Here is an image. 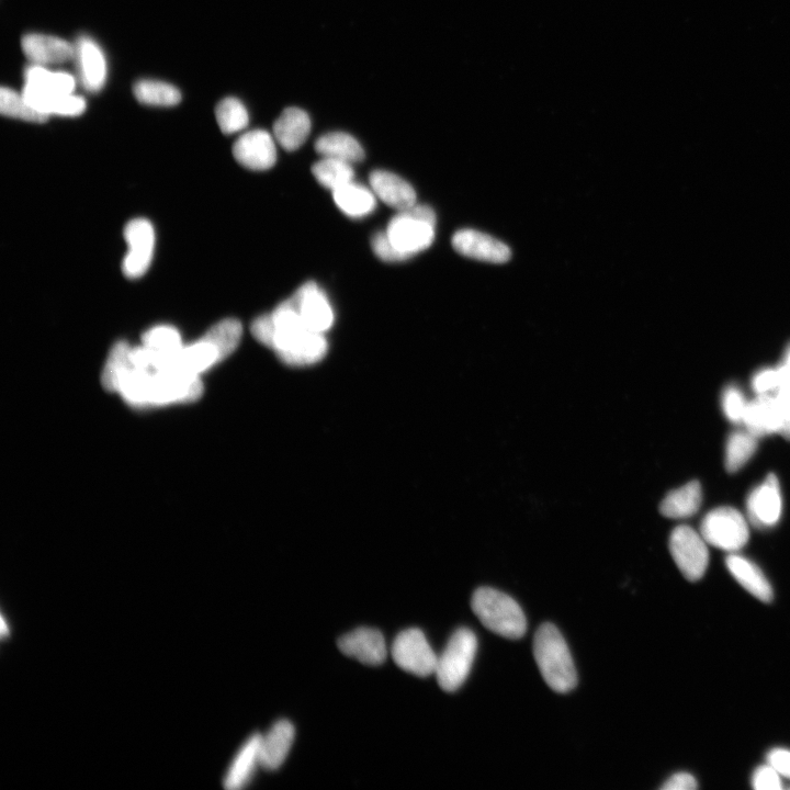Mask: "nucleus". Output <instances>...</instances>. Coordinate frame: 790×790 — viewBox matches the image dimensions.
Wrapping results in <instances>:
<instances>
[{
  "instance_id": "nucleus-1",
  "label": "nucleus",
  "mask_w": 790,
  "mask_h": 790,
  "mask_svg": "<svg viewBox=\"0 0 790 790\" xmlns=\"http://www.w3.org/2000/svg\"><path fill=\"white\" fill-rule=\"evenodd\" d=\"M534 656L543 679L552 691L566 694L578 684V674L561 632L555 625L539 627L534 639Z\"/></svg>"
},
{
  "instance_id": "nucleus-2",
  "label": "nucleus",
  "mask_w": 790,
  "mask_h": 790,
  "mask_svg": "<svg viewBox=\"0 0 790 790\" xmlns=\"http://www.w3.org/2000/svg\"><path fill=\"white\" fill-rule=\"evenodd\" d=\"M471 607L482 625L494 634L513 640L525 635V614L511 596L491 588H480L473 594Z\"/></svg>"
},
{
  "instance_id": "nucleus-3",
  "label": "nucleus",
  "mask_w": 790,
  "mask_h": 790,
  "mask_svg": "<svg viewBox=\"0 0 790 790\" xmlns=\"http://www.w3.org/2000/svg\"><path fill=\"white\" fill-rule=\"evenodd\" d=\"M436 214L431 207L415 205L400 211L388 224L386 234L391 244L406 259H410L435 240Z\"/></svg>"
},
{
  "instance_id": "nucleus-4",
  "label": "nucleus",
  "mask_w": 790,
  "mask_h": 790,
  "mask_svg": "<svg viewBox=\"0 0 790 790\" xmlns=\"http://www.w3.org/2000/svg\"><path fill=\"white\" fill-rule=\"evenodd\" d=\"M478 650V639L468 628L458 629L438 657L437 682L442 690L455 692L466 682Z\"/></svg>"
},
{
  "instance_id": "nucleus-5",
  "label": "nucleus",
  "mask_w": 790,
  "mask_h": 790,
  "mask_svg": "<svg viewBox=\"0 0 790 790\" xmlns=\"http://www.w3.org/2000/svg\"><path fill=\"white\" fill-rule=\"evenodd\" d=\"M706 543L728 552H737L748 544L750 532L746 518L732 507H719L708 513L701 526Z\"/></svg>"
},
{
  "instance_id": "nucleus-6",
  "label": "nucleus",
  "mask_w": 790,
  "mask_h": 790,
  "mask_svg": "<svg viewBox=\"0 0 790 790\" xmlns=\"http://www.w3.org/2000/svg\"><path fill=\"white\" fill-rule=\"evenodd\" d=\"M202 392L200 377L174 369L155 370L149 381L148 406L194 402Z\"/></svg>"
},
{
  "instance_id": "nucleus-7",
  "label": "nucleus",
  "mask_w": 790,
  "mask_h": 790,
  "mask_svg": "<svg viewBox=\"0 0 790 790\" xmlns=\"http://www.w3.org/2000/svg\"><path fill=\"white\" fill-rule=\"evenodd\" d=\"M670 551L677 568L691 582L701 580L709 564L704 537L690 526L676 527L670 536Z\"/></svg>"
},
{
  "instance_id": "nucleus-8",
  "label": "nucleus",
  "mask_w": 790,
  "mask_h": 790,
  "mask_svg": "<svg viewBox=\"0 0 790 790\" xmlns=\"http://www.w3.org/2000/svg\"><path fill=\"white\" fill-rule=\"evenodd\" d=\"M392 658L398 667L420 677L435 674L438 657L420 629H408L394 639Z\"/></svg>"
},
{
  "instance_id": "nucleus-9",
  "label": "nucleus",
  "mask_w": 790,
  "mask_h": 790,
  "mask_svg": "<svg viewBox=\"0 0 790 790\" xmlns=\"http://www.w3.org/2000/svg\"><path fill=\"white\" fill-rule=\"evenodd\" d=\"M124 237L129 251L123 259V273L130 279H138L148 272L152 263L155 247L153 225L146 219H134L124 229Z\"/></svg>"
},
{
  "instance_id": "nucleus-10",
  "label": "nucleus",
  "mask_w": 790,
  "mask_h": 790,
  "mask_svg": "<svg viewBox=\"0 0 790 790\" xmlns=\"http://www.w3.org/2000/svg\"><path fill=\"white\" fill-rule=\"evenodd\" d=\"M287 300L298 311L310 331L324 334L331 329L334 323L331 303L315 282H307Z\"/></svg>"
},
{
  "instance_id": "nucleus-11",
  "label": "nucleus",
  "mask_w": 790,
  "mask_h": 790,
  "mask_svg": "<svg viewBox=\"0 0 790 790\" xmlns=\"http://www.w3.org/2000/svg\"><path fill=\"white\" fill-rule=\"evenodd\" d=\"M237 163L252 171L263 172L277 162L276 140L265 130L246 132L233 145Z\"/></svg>"
},
{
  "instance_id": "nucleus-12",
  "label": "nucleus",
  "mask_w": 790,
  "mask_h": 790,
  "mask_svg": "<svg viewBox=\"0 0 790 790\" xmlns=\"http://www.w3.org/2000/svg\"><path fill=\"white\" fill-rule=\"evenodd\" d=\"M747 509L750 521L756 527L769 528L780 522L783 502L780 482L775 474H770L758 488L752 491Z\"/></svg>"
},
{
  "instance_id": "nucleus-13",
  "label": "nucleus",
  "mask_w": 790,
  "mask_h": 790,
  "mask_svg": "<svg viewBox=\"0 0 790 790\" xmlns=\"http://www.w3.org/2000/svg\"><path fill=\"white\" fill-rule=\"evenodd\" d=\"M451 243L457 253L477 261L503 264L511 258V250L507 245L478 231H458Z\"/></svg>"
},
{
  "instance_id": "nucleus-14",
  "label": "nucleus",
  "mask_w": 790,
  "mask_h": 790,
  "mask_svg": "<svg viewBox=\"0 0 790 790\" xmlns=\"http://www.w3.org/2000/svg\"><path fill=\"white\" fill-rule=\"evenodd\" d=\"M345 656L366 665H380L386 661L388 650L385 637L377 629L358 628L337 642Z\"/></svg>"
},
{
  "instance_id": "nucleus-15",
  "label": "nucleus",
  "mask_w": 790,
  "mask_h": 790,
  "mask_svg": "<svg viewBox=\"0 0 790 790\" xmlns=\"http://www.w3.org/2000/svg\"><path fill=\"white\" fill-rule=\"evenodd\" d=\"M74 58L79 77L90 93L103 89L107 79V62L103 50L88 37L79 38L75 44Z\"/></svg>"
},
{
  "instance_id": "nucleus-16",
  "label": "nucleus",
  "mask_w": 790,
  "mask_h": 790,
  "mask_svg": "<svg viewBox=\"0 0 790 790\" xmlns=\"http://www.w3.org/2000/svg\"><path fill=\"white\" fill-rule=\"evenodd\" d=\"M225 357L221 349L209 337L203 335L199 341L183 346L166 369H174L184 374L200 377L203 372L216 366Z\"/></svg>"
},
{
  "instance_id": "nucleus-17",
  "label": "nucleus",
  "mask_w": 790,
  "mask_h": 790,
  "mask_svg": "<svg viewBox=\"0 0 790 790\" xmlns=\"http://www.w3.org/2000/svg\"><path fill=\"white\" fill-rule=\"evenodd\" d=\"M743 423L756 437L782 433L784 416L782 406L771 394L759 395L748 403Z\"/></svg>"
},
{
  "instance_id": "nucleus-18",
  "label": "nucleus",
  "mask_w": 790,
  "mask_h": 790,
  "mask_svg": "<svg viewBox=\"0 0 790 790\" xmlns=\"http://www.w3.org/2000/svg\"><path fill=\"white\" fill-rule=\"evenodd\" d=\"M21 48L31 62L42 66L64 63L75 55V47L69 42L40 33H30L22 38Z\"/></svg>"
},
{
  "instance_id": "nucleus-19",
  "label": "nucleus",
  "mask_w": 790,
  "mask_h": 790,
  "mask_svg": "<svg viewBox=\"0 0 790 790\" xmlns=\"http://www.w3.org/2000/svg\"><path fill=\"white\" fill-rule=\"evenodd\" d=\"M371 190L389 207L404 211L416 205L414 188L403 178L386 171H375L369 176Z\"/></svg>"
},
{
  "instance_id": "nucleus-20",
  "label": "nucleus",
  "mask_w": 790,
  "mask_h": 790,
  "mask_svg": "<svg viewBox=\"0 0 790 790\" xmlns=\"http://www.w3.org/2000/svg\"><path fill=\"white\" fill-rule=\"evenodd\" d=\"M262 738V735L256 733L237 751L223 778L225 788L240 790L251 782L257 766H261Z\"/></svg>"
},
{
  "instance_id": "nucleus-21",
  "label": "nucleus",
  "mask_w": 790,
  "mask_h": 790,
  "mask_svg": "<svg viewBox=\"0 0 790 790\" xmlns=\"http://www.w3.org/2000/svg\"><path fill=\"white\" fill-rule=\"evenodd\" d=\"M312 123L308 112L290 107L284 110L274 124V138L282 149L299 150L309 138Z\"/></svg>"
},
{
  "instance_id": "nucleus-22",
  "label": "nucleus",
  "mask_w": 790,
  "mask_h": 790,
  "mask_svg": "<svg viewBox=\"0 0 790 790\" xmlns=\"http://www.w3.org/2000/svg\"><path fill=\"white\" fill-rule=\"evenodd\" d=\"M142 342L149 349L153 359L152 371L166 369L183 348L182 336L173 326H155L146 332Z\"/></svg>"
},
{
  "instance_id": "nucleus-23",
  "label": "nucleus",
  "mask_w": 790,
  "mask_h": 790,
  "mask_svg": "<svg viewBox=\"0 0 790 790\" xmlns=\"http://www.w3.org/2000/svg\"><path fill=\"white\" fill-rule=\"evenodd\" d=\"M295 727L287 720L276 722L262 738L261 766L268 771H275L284 764L295 740Z\"/></svg>"
},
{
  "instance_id": "nucleus-24",
  "label": "nucleus",
  "mask_w": 790,
  "mask_h": 790,
  "mask_svg": "<svg viewBox=\"0 0 790 790\" xmlns=\"http://www.w3.org/2000/svg\"><path fill=\"white\" fill-rule=\"evenodd\" d=\"M726 563L732 577L737 580L744 590H747L761 602H772L774 596L772 586L756 564L739 555H730Z\"/></svg>"
},
{
  "instance_id": "nucleus-25",
  "label": "nucleus",
  "mask_w": 790,
  "mask_h": 790,
  "mask_svg": "<svg viewBox=\"0 0 790 790\" xmlns=\"http://www.w3.org/2000/svg\"><path fill=\"white\" fill-rule=\"evenodd\" d=\"M336 206L352 219H363L377 208L374 191L354 182L333 191Z\"/></svg>"
},
{
  "instance_id": "nucleus-26",
  "label": "nucleus",
  "mask_w": 790,
  "mask_h": 790,
  "mask_svg": "<svg viewBox=\"0 0 790 790\" xmlns=\"http://www.w3.org/2000/svg\"><path fill=\"white\" fill-rule=\"evenodd\" d=\"M316 153L322 157L335 158L356 164L365 160L363 146L353 137L345 132H330L322 135L314 144Z\"/></svg>"
},
{
  "instance_id": "nucleus-27",
  "label": "nucleus",
  "mask_w": 790,
  "mask_h": 790,
  "mask_svg": "<svg viewBox=\"0 0 790 790\" xmlns=\"http://www.w3.org/2000/svg\"><path fill=\"white\" fill-rule=\"evenodd\" d=\"M702 502L703 492L701 484L697 481H692L665 496L660 505V512L668 518H688L701 509Z\"/></svg>"
},
{
  "instance_id": "nucleus-28",
  "label": "nucleus",
  "mask_w": 790,
  "mask_h": 790,
  "mask_svg": "<svg viewBox=\"0 0 790 790\" xmlns=\"http://www.w3.org/2000/svg\"><path fill=\"white\" fill-rule=\"evenodd\" d=\"M25 84L36 86L54 98L74 94L76 86L75 78L71 74L53 73L37 64L26 70Z\"/></svg>"
},
{
  "instance_id": "nucleus-29",
  "label": "nucleus",
  "mask_w": 790,
  "mask_h": 790,
  "mask_svg": "<svg viewBox=\"0 0 790 790\" xmlns=\"http://www.w3.org/2000/svg\"><path fill=\"white\" fill-rule=\"evenodd\" d=\"M312 173L319 184L332 191L354 182L353 164L323 157L312 167Z\"/></svg>"
},
{
  "instance_id": "nucleus-30",
  "label": "nucleus",
  "mask_w": 790,
  "mask_h": 790,
  "mask_svg": "<svg viewBox=\"0 0 790 790\" xmlns=\"http://www.w3.org/2000/svg\"><path fill=\"white\" fill-rule=\"evenodd\" d=\"M133 93L140 103L149 106L172 107L182 100L179 90L164 82L140 81L134 85Z\"/></svg>"
},
{
  "instance_id": "nucleus-31",
  "label": "nucleus",
  "mask_w": 790,
  "mask_h": 790,
  "mask_svg": "<svg viewBox=\"0 0 790 790\" xmlns=\"http://www.w3.org/2000/svg\"><path fill=\"white\" fill-rule=\"evenodd\" d=\"M758 449V437L752 433L738 431L732 433L726 446V469L735 473L748 464Z\"/></svg>"
},
{
  "instance_id": "nucleus-32",
  "label": "nucleus",
  "mask_w": 790,
  "mask_h": 790,
  "mask_svg": "<svg viewBox=\"0 0 790 790\" xmlns=\"http://www.w3.org/2000/svg\"><path fill=\"white\" fill-rule=\"evenodd\" d=\"M327 353V342L323 334L311 332L293 351L279 356L289 366H309L319 363Z\"/></svg>"
},
{
  "instance_id": "nucleus-33",
  "label": "nucleus",
  "mask_w": 790,
  "mask_h": 790,
  "mask_svg": "<svg viewBox=\"0 0 790 790\" xmlns=\"http://www.w3.org/2000/svg\"><path fill=\"white\" fill-rule=\"evenodd\" d=\"M131 346L119 342L112 347L101 375V383L109 392H117L121 378L133 367L130 360Z\"/></svg>"
},
{
  "instance_id": "nucleus-34",
  "label": "nucleus",
  "mask_w": 790,
  "mask_h": 790,
  "mask_svg": "<svg viewBox=\"0 0 790 790\" xmlns=\"http://www.w3.org/2000/svg\"><path fill=\"white\" fill-rule=\"evenodd\" d=\"M0 111L6 117L29 122L42 123L49 119L48 116L33 108L22 93L18 94L8 87H3L0 90Z\"/></svg>"
},
{
  "instance_id": "nucleus-35",
  "label": "nucleus",
  "mask_w": 790,
  "mask_h": 790,
  "mask_svg": "<svg viewBox=\"0 0 790 790\" xmlns=\"http://www.w3.org/2000/svg\"><path fill=\"white\" fill-rule=\"evenodd\" d=\"M216 117L220 129L224 134L241 132L248 126L250 116L245 105L240 99L225 98L218 105Z\"/></svg>"
},
{
  "instance_id": "nucleus-36",
  "label": "nucleus",
  "mask_w": 790,
  "mask_h": 790,
  "mask_svg": "<svg viewBox=\"0 0 790 790\" xmlns=\"http://www.w3.org/2000/svg\"><path fill=\"white\" fill-rule=\"evenodd\" d=\"M722 410L732 423H741L746 414L748 403L738 387L730 386L722 393Z\"/></svg>"
},
{
  "instance_id": "nucleus-37",
  "label": "nucleus",
  "mask_w": 790,
  "mask_h": 790,
  "mask_svg": "<svg viewBox=\"0 0 790 790\" xmlns=\"http://www.w3.org/2000/svg\"><path fill=\"white\" fill-rule=\"evenodd\" d=\"M372 251L382 262L399 263L408 261L398 250H395L386 232H378L371 239Z\"/></svg>"
},
{
  "instance_id": "nucleus-38",
  "label": "nucleus",
  "mask_w": 790,
  "mask_h": 790,
  "mask_svg": "<svg viewBox=\"0 0 790 790\" xmlns=\"http://www.w3.org/2000/svg\"><path fill=\"white\" fill-rule=\"evenodd\" d=\"M86 101L83 97L74 94L56 99L52 105L51 116L77 117L84 114Z\"/></svg>"
},
{
  "instance_id": "nucleus-39",
  "label": "nucleus",
  "mask_w": 790,
  "mask_h": 790,
  "mask_svg": "<svg viewBox=\"0 0 790 790\" xmlns=\"http://www.w3.org/2000/svg\"><path fill=\"white\" fill-rule=\"evenodd\" d=\"M782 383L781 371L778 368L763 369L753 378L752 387L759 395L777 391Z\"/></svg>"
},
{
  "instance_id": "nucleus-40",
  "label": "nucleus",
  "mask_w": 790,
  "mask_h": 790,
  "mask_svg": "<svg viewBox=\"0 0 790 790\" xmlns=\"http://www.w3.org/2000/svg\"><path fill=\"white\" fill-rule=\"evenodd\" d=\"M752 785L753 788L759 790H776L783 788L781 775L778 774L770 764L760 766L759 769L754 772Z\"/></svg>"
},
{
  "instance_id": "nucleus-41",
  "label": "nucleus",
  "mask_w": 790,
  "mask_h": 790,
  "mask_svg": "<svg viewBox=\"0 0 790 790\" xmlns=\"http://www.w3.org/2000/svg\"><path fill=\"white\" fill-rule=\"evenodd\" d=\"M767 762L780 774L790 780V751L774 749L767 755Z\"/></svg>"
},
{
  "instance_id": "nucleus-42",
  "label": "nucleus",
  "mask_w": 790,
  "mask_h": 790,
  "mask_svg": "<svg viewBox=\"0 0 790 790\" xmlns=\"http://www.w3.org/2000/svg\"><path fill=\"white\" fill-rule=\"evenodd\" d=\"M776 393V398L782 406L784 416L782 433L790 440V383L783 385Z\"/></svg>"
},
{
  "instance_id": "nucleus-43",
  "label": "nucleus",
  "mask_w": 790,
  "mask_h": 790,
  "mask_svg": "<svg viewBox=\"0 0 790 790\" xmlns=\"http://www.w3.org/2000/svg\"><path fill=\"white\" fill-rule=\"evenodd\" d=\"M696 788V778L688 773L674 774L662 786L663 790H693Z\"/></svg>"
}]
</instances>
